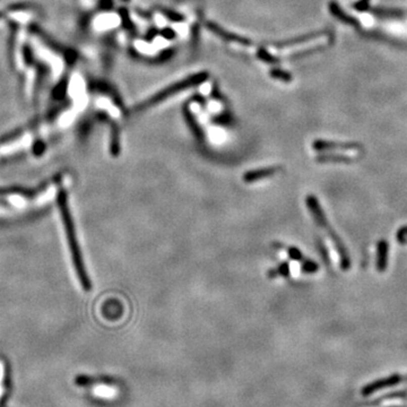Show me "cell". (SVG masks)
Wrapping results in <instances>:
<instances>
[{"mask_svg":"<svg viewBox=\"0 0 407 407\" xmlns=\"http://www.w3.org/2000/svg\"><path fill=\"white\" fill-rule=\"evenodd\" d=\"M325 33H326V31L314 32V33H310V34L294 37V39H291V40H284V41H280V42H275V43H274V46H276V48H280V49H284V48H288V46L299 45L301 43H304V42H309L311 40L317 39V37H320V35H324Z\"/></svg>","mask_w":407,"mask_h":407,"instance_id":"10","label":"cell"},{"mask_svg":"<svg viewBox=\"0 0 407 407\" xmlns=\"http://www.w3.org/2000/svg\"><path fill=\"white\" fill-rule=\"evenodd\" d=\"M306 205L309 210L312 219L316 222V224L323 230L328 239L331 241V243L336 249L339 257V265L343 271H348L351 268V257H349V252L345 245L344 241L340 239L337 232H336L329 223L327 216L325 215V212L321 207L318 198L314 195H308L306 197Z\"/></svg>","mask_w":407,"mask_h":407,"instance_id":"2","label":"cell"},{"mask_svg":"<svg viewBox=\"0 0 407 407\" xmlns=\"http://www.w3.org/2000/svg\"><path fill=\"white\" fill-rule=\"evenodd\" d=\"M163 36L167 37V39H174V36H176V33H174L172 30H170V28H167V30H164L162 32Z\"/></svg>","mask_w":407,"mask_h":407,"instance_id":"19","label":"cell"},{"mask_svg":"<svg viewBox=\"0 0 407 407\" xmlns=\"http://www.w3.org/2000/svg\"><path fill=\"white\" fill-rule=\"evenodd\" d=\"M208 77H210V74H208L207 72H201V73L191 75V76H188L186 78L179 80V82H177V83L169 85L168 87L161 89L159 93L154 94V95L148 97L147 100H145L144 102L139 103L138 106H136L134 111L141 112V111L148 110V109H150L152 107L158 106L159 103L165 101L170 96H173L180 92H183L184 89H187V88L195 87V86H197V85L202 84L205 80L208 79Z\"/></svg>","mask_w":407,"mask_h":407,"instance_id":"3","label":"cell"},{"mask_svg":"<svg viewBox=\"0 0 407 407\" xmlns=\"http://www.w3.org/2000/svg\"><path fill=\"white\" fill-rule=\"evenodd\" d=\"M160 12L164 14L165 16H167L170 21H173V22H182L184 21V18L182 15H180L177 12H173L171 9H168V8H160Z\"/></svg>","mask_w":407,"mask_h":407,"instance_id":"14","label":"cell"},{"mask_svg":"<svg viewBox=\"0 0 407 407\" xmlns=\"http://www.w3.org/2000/svg\"><path fill=\"white\" fill-rule=\"evenodd\" d=\"M403 379L404 378L399 375H394V376L383 378V379L377 380L375 382H371V383H369V385H367L363 388L362 394L364 396L371 395V394H373V392L385 389V388H387V387H392L395 385H398L399 382L403 381Z\"/></svg>","mask_w":407,"mask_h":407,"instance_id":"8","label":"cell"},{"mask_svg":"<svg viewBox=\"0 0 407 407\" xmlns=\"http://www.w3.org/2000/svg\"><path fill=\"white\" fill-rule=\"evenodd\" d=\"M312 148L315 150H361L362 145L358 143L317 139L312 143Z\"/></svg>","mask_w":407,"mask_h":407,"instance_id":"5","label":"cell"},{"mask_svg":"<svg viewBox=\"0 0 407 407\" xmlns=\"http://www.w3.org/2000/svg\"><path fill=\"white\" fill-rule=\"evenodd\" d=\"M57 202H58L59 212L61 220H63L64 228L66 232V238H67L68 247L70 250V255H72L73 263L75 271H76L77 277L80 282V285L84 287V290L89 292L92 290V282L86 273V268H85L84 260L82 251H80L77 236H76V230H75L74 221L70 215L69 206H68V198L67 193L65 190H60L58 193V198H57Z\"/></svg>","mask_w":407,"mask_h":407,"instance_id":"1","label":"cell"},{"mask_svg":"<svg viewBox=\"0 0 407 407\" xmlns=\"http://www.w3.org/2000/svg\"><path fill=\"white\" fill-rule=\"evenodd\" d=\"M271 76L276 79H282V80H284V82H290V80L292 79L290 73L283 72V70H278V69H273L271 72Z\"/></svg>","mask_w":407,"mask_h":407,"instance_id":"15","label":"cell"},{"mask_svg":"<svg viewBox=\"0 0 407 407\" xmlns=\"http://www.w3.org/2000/svg\"><path fill=\"white\" fill-rule=\"evenodd\" d=\"M206 27H207V30H210L213 33V34H215L219 37H221V39H223L228 42H233V43H238V44L244 45V46H250L252 44L251 40H249L244 36L234 34V33H231L229 31H225L224 28H222L220 25H217L213 22H207Z\"/></svg>","mask_w":407,"mask_h":407,"instance_id":"6","label":"cell"},{"mask_svg":"<svg viewBox=\"0 0 407 407\" xmlns=\"http://www.w3.org/2000/svg\"><path fill=\"white\" fill-rule=\"evenodd\" d=\"M396 240L397 242H399L400 244H407V226H403L400 228L396 233Z\"/></svg>","mask_w":407,"mask_h":407,"instance_id":"17","label":"cell"},{"mask_svg":"<svg viewBox=\"0 0 407 407\" xmlns=\"http://www.w3.org/2000/svg\"><path fill=\"white\" fill-rule=\"evenodd\" d=\"M290 275V267H288L287 263L281 264L276 269H272V271L268 272L269 277H276V276H288Z\"/></svg>","mask_w":407,"mask_h":407,"instance_id":"13","label":"cell"},{"mask_svg":"<svg viewBox=\"0 0 407 407\" xmlns=\"http://www.w3.org/2000/svg\"><path fill=\"white\" fill-rule=\"evenodd\" d=\"M281 165H274V167H266V168H260L256 170H250V171L245 172L242 176V180L244 183H253L257 182L259 180H264L267 178H271L275 174L280 173L282 171Z\"/></svg>","mask_w":407,"mask_h":407,"instance_id":"7","label":"cell"},{"mask_svg":"<svg viewBox=\"0 0 407 407\" xmlns=\"http://www.w3.org/2000/svg\"><path fill=\"white\" fill-rule=\"evenodd\" d=\"M388 256H389V244L385 239H380L377 242L376 267L379 273L386 272L388 267Z\"/></svg>","mask_w":407,"mask_h":407,"instance_id":"9","label":"cell"},{"mask_svg":"<svg viewBox=\"0 0 407 407\" xmlns=\"http://www.w3.org/2000/svg\"><path fill=\"white\" fill-rule=\"evenodd\" d=\"M274 248H277L280 250H285L287 252V256L292 260H295V262L300 263L301 265V271L306 274H315L319 271V265L317 264L314 260H311L309 258H307L303 256V253L301 252V250H299L293 245H285L284 243L280 242H274L273 243Z\"/></svg>","mask_w":407,"mask_h":407,"instance_id":"4","label":"cell"},{"mask_svg":"<svg viewBox=\"0 0 407 407\" xmlns=\"http://www.w3.org/2000/svg\"><path fill=\"white\" fill-rule=\"evenodd\" d=\"M316 161L319 163H342L349 164L355 161L353 156L343 155V154H321L317 156Z\"/></svg>","mask_w":407,"mask_h":407,"instance_id":"11","label":"cell"},{"mask_svg":"<svg viewBox=\"0 0 407 407\" xmlns=\"http://www.w3.org/2000/svg\"><path fill=\"white\" fill-rule=\"evenodd\" d=\"M258 58L260 60L265 61V63H268V64H275L278 61L277 58H274V57L272 55H269L268 52L265 49H260L258 51Z\"/></svg>","mask_w":407,"mask_h":407,"instance_id":"16","label":"cell"},{"mask_svg":"<svg viewBox=\"0 0 407 407\" xmlns=\"http://www.w3.org/2000/svg\"><path fill=\"white\" fill-rule=\"evenodd\" d=\"M186 119L188 121L189 126L191 127V130L193 132V135L196 136V138L198 140H202L204 137H205V136H204V132L201 130L200 126H198V122L195 119V117H193L190 112H186Z\"/></svg>","mask_w":407,"mask_h":407,"instance_id":"12","label":"cell"},{"mask_svg":"<svg viewBox=\"0 0 407 407\" xmlns=\"http://www.w3.org/2000/svg\"><path fill=\"white\" fill-rule=\"evenodd\" d=\"M318 249L320 250V255H321V257H323V259L325 260L326 264H328V265H329L330 259H329V255H328V250H327V248H326V245H325L323 242H321V241H319Z\"/></svg>","mask_w":407,"mask_h":407,"instance_id":"18","label":"cell"}]
</instances>
